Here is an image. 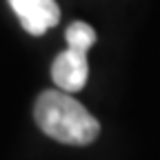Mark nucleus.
Returning <instances> with one entry per match:
<instances>
[{
	"label": "nucleus",
	"instance_id": "f257e3e1",
	"mask_svg": "<svg viewBox=\"0 0 160 160\" xmlns=\"http://www.w3.org/2000/svg\"><path fill=\"white\" fill-rule=\"evenodd\" d=\"M33 116L38 127L62 145L85 147L100 133L98 120L67 91H42L36 100Z\"/></svg>",
	"mask_w": 160,
	"mask_h": 160
},
{
	"label": "nucleus",
	"instance_id": "f03ea898",
	"mask_svg": "<svg viewBox=\"0 0 160 160\" xmlns=\"http://www.w3.org/2000/svg\"><path fill=\"white\" fill-rule=\"evenodd\" d=\"M51 76H53V82L62 91H67V93L80 91L87 85V76H89L87 51L67 47L62 53L56 56L53 65H51Z\"/></svg>",
	"mask_w": 160,
	"mask_h": 160
},
{
	"label": "nucleus",
	"instance_id": "7ed1b4c3",
	"mask_svg": "<svg viewBox=\"0 0 160 160\" xmlns=\"http://www.w3.org/2000/svg\"><path fill=\"white\" fill-rule=\"evenodd\" d=\"M9 5L20 18L25 31L31 36H42L60 20V9L56 0H9Z\"/></svg>",
	"mask_w": 160,
	"mask_h": 160
},
{
	"label": "nucleus",
	"instance_id": "20e7f679",
	"mask_svg": "<svg viewBox=\"0 0 160 160\" xmlns=\"http://www.w3.org/2000/svg\"><path fill=\"white\" fill-rule=\"evenodd\" d=\"M65 38H67V47H73V49H80V51H89L96 42V31L93 27H89L87 22H71L65 31Z\"/></svg>",
	"mask_w": 160,
	"mask_h": 160
}]
</instances>
